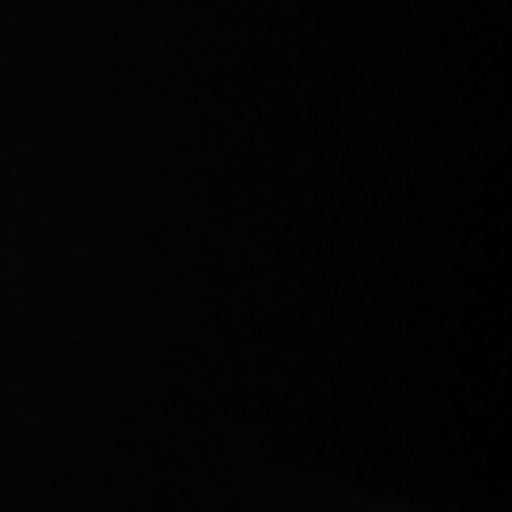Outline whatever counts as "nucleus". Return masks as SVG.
Wrapping results in <instances>:
<instances>
[]
</instances>
